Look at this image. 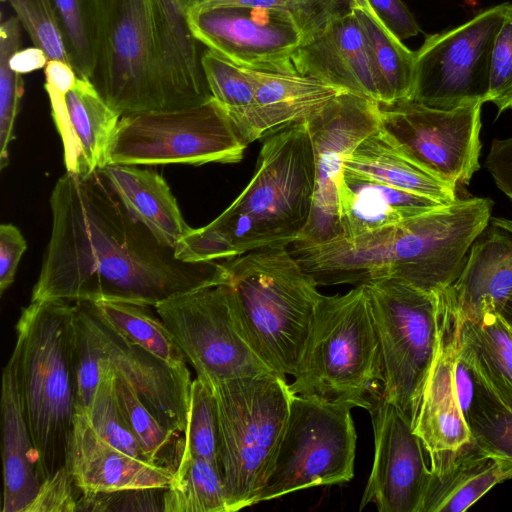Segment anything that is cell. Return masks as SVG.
I'll list each match as a JSON object with an SVG mask.
<instances>
[{"mask_svg":"<svg viewBox=\"0 0 512 512\" xmlns=\"http://www.w3.org/2000/svg\"><path fill=\"white\" fill-rule=\"evenodd\" d=\"M52 228L31 301H120L155 307L226 283L220 262L188 263L122 203L100 170L65 172L50 199Z\"/></svg>","mask_w":512,"mask_h":512,"instance_id":"obj_1","label":"cell"},{"mask_svg":"<svg viewBox=\"0 0 512 512\" xmlns=\"http://www.w3.org/2000/svg\"><path fill=\"white\" fill-rule=\"evenodd\" d=\"M493 201L457 199L422 215L362 235L337 236L289 249L317 286L360 285L396 278L426 291L449 287L489 225Z\"/></svg>","mask_w":512,"mask_h":512,"instance_id":"obj_2","label":"cell"},{"mask_svg":"<svg viewBox=\"0 0 512 512\" xmlns=\"http://www.w3.org/2000/svg\"><path fill=\"white\" fill-rule=\"evenodd\" d=\"M314 151L306 120L266 136L248 185L212 222L192 228L188 243L202 261L294 243L312 208Z\"/></svg>","mask_w":512,"mask_h":512,"instance_id":"obj_3","label":"cell"},{"mask_svg":"<svg viewBox=\"0 0 512 512\" xmlns=\"http://www.w3.org/2000/svg\"><path fill=\"white\" fill-rule=\"evenodd\" d=\"M12 352L41 482L65 466L77 414L75 302L31 301Z\"/></svg>","mask_w":512,"mask_h":512,"instance_id":"obj_4","label":"cell"},{"mask_svg":"<svg viewBox=\"0 0 512 512\" xmlns=\"http://www.w3.org/2000/svg\"><path fill=\"white\" fill-rule=\"evenodd\" d=\"M238 325L275 373L294 375L321 294L287 247L221 261Z\"/></svg>","mask_w":512,"mask_h":512,"instance_id":"obj_5","label":"cell"},{"mask_svg":"<svg viewBox=\"0 0 512 512\" xmlns=\"http://www.w3.org/2000/svg\"><path fill=\"white\" fill-rule=\"evenodd\" d=\"M289 384L295 395L369 411L384 395V369L366 284L322 295Z\"/></svg>","mask_w":512,"mask_h":512,"instance_id":"obj_6","label":"cell"},{"mask_svg":"<svg viewBox=\"0 0 512 512\" xmlns=\"http://www.w3.org/2000/svg\"><path fill=\"white\" fill-rule=\"evenodd\" d=\"M229 512L258 503L281 442L293 393L275 372L212 385Z\"/></svg>","mask_w":512,"mask_h":512,"instance_id":"obj_7","label":"cell"},{"mask_svg":"<svg viewBox=\"0 0 512 512\" xmlns=\"http://www.w3.org/2000/svg\"><path fill=\"white\" fill-rule=\"evenodd\" d=\"M461 326L460 311L441 290L434 352L411 415L429 466L472 442L471 429L505 408L463 357Z\"/></svg>","mask_w":512,"mask_h":512,"instance_id":"obj_8","label":"cell"},{"mask_svg":"<svg viewBox=\"0 0 512 512\" xmlns=\"http://www.w3.org/2000/svg\"><path fill=\"white\" fill-rule=\"evenodd\" d=\"M90 81L121 116L167 110L152 0H95Z\"/></svg>","mask_w":512,"mask_h":512,"instance_id":"obj_9","label":"cell"},{"mask_svg":"<svg viewBox=\"0 0 512 512\" xmlns=\"http://www.w3.org/2000/svg\"><path fill=\"white\" fill-rule=\"evenodd\" d=\"M246 146L225 109L212 97L189 108L122 115L107 165L237 163Z\"/></svg>","mask_w":512,"mask_h":512,"instance_id":"obj_10","label":"cell"},{"mask_svg":"<svg viewBox=\"0 0 512 512\" xmlns=\"http://www.w3.org/2000/svg\"><path fill=\"white\" fill-rule=\"evenodd\" d=\"M351 406L293 395L286 427L258 503L354 475L356 430Z\"/></svg>","mask_w":512,"mask_h":512,"instance_id":"obj_11","label":"cell"},{"mask_svg":"<svg viewBox=\"0 0 512 512\" xmlns=\"http://www.w3.org/2000/svg\"><path fill=\"white\" fill-rule=\"evenodd\" d=\"M384 369V397L410 419L436 341L440 291L396 278L365 283Z\"/></svg>","mask_w":512,"mask_h":512,"instance_id":"obj_12","label":"cell"},{"mask_svg":"<svg viewBox=\"0 0 512 512\" xmlns=\"http://www.w3.org/2000/svg\"><path fill=\"white\" fill-rule=\"evenodd\" d=\"M508 2L463 24L428 35L415 52L410 99L436 109L485 103L493 46Z\"/></svg>","mask_w":512,"mask_h":512,"instance_id":"obj_13","label":"cell"},{"mask_svg":"<svg viewBox=\"0 0 512 512\" xmlns=\"http://www.w3.org/2000/svg\"><path fill=\"white\" fill-rule=\"evenodd\" d=\"M154 308L204 382L273 372L245 339L227 282L174 296Z\"/></svg>","mask_w":512,"mask_h":512,"instance_id":"obj_14","label":"cell"},{"mask_svg":"<svg viewBox=\"0 0 512 512\" xmlns=\"http://www.w3.org/2000/svg\"><path fill=\"white\" fill-rule=\"evenodd\" d=\"M380 123L424 169L457 188L480 168L481 108H431L411 99L378 102Z\"/></svg>","mask_w":512,"mask_h":512,"instance_id":"obj_15","label":"cell"},{"mask_svg":"<svg viewBox=\"0 0 512 512\" xmlns=\"http://www.w3.org/2000/svg\"><path fill=\"white\" fill-rule=\"evenodd\" d=\"M315 160L309 219L292 244L311 245L339 236V190L344 159L380 125L377 101L345 91L307 120Z\"/></svg>","mask_w":512,"mask_h":512,"instance_id":"obj_16","label":"cell"},{"mask_svg":"<svg viewBox=\"0 0 512 512\" xmlns=\"http://www.w3.org/2000/svg\"><path fill=\"white\" fill-rule=\"evenodd\" d=\"M188 22L207 49L254 70L293 72L291 58L306 40L297 21L275 9L218 5L189 10Z\"/></svg>","mask_w":512,"mask_h":512,"instance_id":"obj_17","label":"cell"},{"mask_svg":"<svg viewBox=\"0 0 512 512\" xmlns=\"http://www.w3.org/2000/svg\"><path fill=\"white\" fill-rule=\"evenodd\" d=\"M369 413L374 461L359 510L373 503L379 512H420L430 470L410 417L384 395Z\"/></svg>","mask_w":512,"mask_h":512,"instance_id":"obj_18","label":"cell"},{"mask_svg":"<svg viewBox=\"0 0 512 512\" xmlns=\"http://www.w3.org/2000/svg\"><path fill=\"white\" fill-rule=\"evenodd\" d=\"M75 304L99 359L130 384L162 425L176 435L184 433L193 381L187 366H171L123 339L93 311L89 302Z\"/></svg>","mask_w":512,"mask_h":512,"instance_id":"obj_19","label":"cell"},{"mask_svg":"<svg viewBox=\"0 0 512 512\" xmlns=\"http://www.w3.org/2000/svg\"><path fill=\"white\" fill-rule=\"evenodd\" d=\"M44 88L62 140L66 172L87 176L102 169L121 115L88 78L77 77L67 93Z\"/></svg>","mask_w":512,"mask_h":512,"instance_id":"obj_20","label":"cell"},{"mask_svg":"<svg viewBox=\"0 0 512 512\" xmlns=\"http://www.w3.org/2000/svg\"><path fill=\"white\" fill-rule=\"evenodd\" d=\"M65 467L83 493L165 489L175 472L118 450L96 433L87 415L78 412Z\"/></svg>","mask_w":512,"mask_h":512,"instance_id":"obj_21","label":"cell"},{"mask_svg":"<svg viewBox=\"0 0 512 512\" xmlns=\"http://www.w3.org/2000/svg\"><path fill=\"white\" fill-rule=\"evenodd\" d=\"M291 68L379 102L365 37L353 11L304 41L291 58Z\"/></svg>","mask_w":512,"mask_h":512,"instance_id":"obj_22","label":"cell"},{"mask_svg":"<svg viewBox=\"0 0 512 512\" xmlns=\"http://www.w3.org/2000/svg\"><path fill=\"white\" fill-rule=\"evenodd\" d=\"M255 96L236 130L248 145L295 122L307 120L345 90L316 77L251 69Z\"/></svg>","mask_w":512,"mask_h":512,"instance_id":"obj_23","label":"cell"},{"mask_svg":"<svg viewBox=\"0 0 512 512\" xmlns=\"http://www.w3.org/2000/svg\"><path fill=\"white\" fill-rule=\"evenodd\" d=\"M167 110L189 108L212 98L200 42L188 22L187 0H152Z\"/></svg>","mask_w":512,"mask_h":512,"instance_id":"obj_24","label":"cell"},{"mask_svg":"<svg viewBox=\"0 0 512 512\" xmlns=\"http://www.w3.org/2000/svg\"><path fill=\"white\" fill-rule=\"evenodd\" d=\"M447 292L463 316L501 313L512 294V234L490 221Z\"/></svg>","mask_w":512,"mask_h":512,"instance_id":"obj_25","label":"cell"},{"mask_svg":"<svg viewBox=\"0 0 512 512\" xmlns=\"http://www.w3.org/2000/svg\"><path fill=\"white\" fill-rule=\"evenodd\" d=\"M1 428L3 463L2 512H26L41 480L37 455L23 408L16 365L11 355L2 373Z\"/></svg>","mask_w":512,"mask_h":512,"instance_id":"obj_26","label":"cell"},{"mask_svg":"<svg viewBox=\"0 0 512 512\" xmlns=\"http://www.w3.org/2000/svg\"><path fill=\"white\" fill-rule=\"evenodd\" d=\"M420 512H463L512 477V464L470 442L429 466Z\"/></svg>","mask_w":512,"mask_h":512,"instance_id":"obj_27","label":"cell"},{"mask_svg":"<svg viewBox=\"0 0 512 512\" xmlns=\"http://www.w3.org/2000/svg\"><path fill=\"white\" fill-rule=\"evenodd\" d=\"M443 205L446 204L343 169L339 190V235L353 238Z\"/></svg>","mask_w":512,"mask_h":512,"instance_id":"obj_28","label":"cell"},{"mask_svg":"<svg viewBox=\"0 0 512 512\" xmlns=\"http://www.w3.org/2000/svg\"><path fill=\"white\" fill-rule=\"evenodd\" d=\"M343 169L443 204L458 199L457 188L420 166L381 123L344 159Z\"/></svg>","mask_w":512,"mask_h":512,"instance_id":"obj_29","label":"cell"},{"mask_svg":"<svg viewBox=\"0 0 512 512\" xmlns=\"http://www.w3.org/2000/svg\"><path fill=\"white\" fill-rule=\"evenodd\" d=\"M102 175L124 206L165 246L173 248L191 229L165 179L137 165H105Z\"/></svg>","mask_w":512,"mask_h":512,"instance_id":"obj_30","label":"cell"},{"mask_svg":"<svg viewBox=\"0 0 512 512\" xmlns=\"http://www.w3.org/2000/svg\"><path fill=\"white\" fill-rule=\"evenodd\" d=\"M461 351L486 389L512 410V333L502 314L462 315Z\"/></svg>","mask_w":512,"mask_h":512,"instance_id":"obj_31","label":"cell"},{"mask_svg":"<svg viewBox=\"0 0 512 512\" xmlns=\"http://www.w3.org/2000/svg\"><path fill=\"white\" fill-rule=\"evenodd\" d=\"M352 11L365 37L379 102L410 99L415 52L383 23L367 0H352Z\"/></svg>","mask_w":512,"mask_h":512,"instance_id":"obj_32","label":"cell"},{"mask_svg":"<svg viewBox=\"0 0 512 512\" xmlns=\"http://www.w3.org/2000/svg\"><path fill=\"white\" fill-rule=\"evenodd\" d=\"M89 303L93 311L123 339L171 366H187V359L175 337L150 306L120 301Z\"/></svg>","mask_w":512,"mask_h":512,"instance_id":"obj_33","label":"cell"},{"mask_svg":"<svg viewBox=\"0 0 512 512\" xmlns=\"http://www.w3.org/2000/svg\"><path fill=\"white\" fill-rule=\"evenodd\" d=\"M165 512H229L222 469L202 457L180 454L170 484L163 490Z\"/></svg>","mask_w":512,"mask_h":512,"instance_id":"obj_34","label":"cell"},{"mask_svg":"<svg viewBox=\"0 0 512 512\" xmlns=\"http://www.w3.org/2000/svg\"><path fill=\"white\" fill-rule=\"evenodd\" d=\"M113 374L121 413L148 462L176 470L181 444V441H177L178 435L162 425L139 399L130 384L114 369Z\"/></svg>","mask_w":512,"mask_h":512,"instance_id":"obj_35","label":"cell"},{"mask_svg":"<svg viewBox=\"0 0 512 512\" xmlns=\"http://www.w3.org/2000/svg\"><path fill=\"white\" fill-rule=\"evenodd\" d=\"M71 65L78 77L90 79L95 64V0H52Z\"/></svg>","mask_w":512,"mask_h":512,"instance_id":"obj_36","label":"cell"},{"mask_svg":"<svg viewBox=\"0 0 512 512\" xmlns=\"http://www.w3.org/2000/svg\"><path fill=\"white\" fill-rule=\"evenodd\" d=\"M20 43V22L12 16L0 26V170L9 163V145L15 137V121L24 94L21 74L13 71L9 64Z\"/></svg>","mask_w":512,"mask_h":512,"instance_id":"obj_37","label":"cell"},{"mask_svg":"<svg viewBox=\"0 0 512 512\" xmlns=\"http://www.w3.org/2000/svg\"><path fill=\"white\" fill-rule=\"evenodd\" d=\"M180 454L202 457L221 467L217 402L212 385L195 378ZM222 469V468H221Z\"/></svg>","mask_w":512,"mask_h":512,"instance_id":"obj_38","label":"cell"},{"mask_svg":"<svg viewBox=\"0 0 512 512\" xmlns=\"http://www.w3.org/2000/svg\"><path fill=\"white\" fill-rule=\"evenodd\" d=\"M202 66L212 97L236 126L254 101L255 81L251 69L209 49L203 52Z\"/></svg>","mask_w":512,"mask_h":512,"instance_id":"obj_39","label":"cell"},{"mask_svg":"<svg viewBox=\"0 0 512 512\" xmlns=\"http://www.w3.org/2000/svg\"><path fill=\"white\" fill-rule=\"evenodd\" d=\"M87 417L103 440L127 455L148 462L121 413L113 369L103 360H100V380Z\"/></svg>","mask_w":512,"mask_h":512,"instance_id":"obj_40","label":"cell"},{"mask_svg":"<svg viewBox=\"0 0 512 512\" xmlns=\"http://www.w3.org/2000/svg\"><path fill=\"white\" fill-rule=\"evenodd\" d=\"M188 11L218 5H243L289 13L303 30L306 40L331 22L352 11V0H187ZM305 40V41H306Z\"/></svg>","mask_w":512,"mask_h":512,"instance_id":"obj_41","label":"cell"},{"mask_svg":"<svg viewBox=\"0 0 512 512\" xmlns=\"http://www.w3.org/2000/svg\"><path fill=\"white\" fill-rule=\"evenodd\" d=\"M3 1L10 4L34 46L42 49L48 60H60L71 65L52 0Z\"/></svg>","mask_w":512,"mask_h":512,"instance_id":"obj_42","label":"cell"},{"mask_svg":"<svg viewBox=\"0 0 512 512\" xmlns=\"http://www.w3.org/2000/svg\"><path fill=\"white\" fill-rule=\"evenodd\" d=\"M486 102L497 107L498 115L512 108V2L493 46Z\"/></svg>","mask_w":512,"mask_h":512,"instance_id":"obj_43","label":"cell"},{"mask_svg":"<svg viewBox=\"0 0 512 512\" xmlns=\"http://www.w3.org/2000/svg\"><path fill=\"white\" fill-rule=\"evenodd\" d=\"M74 365L77 383V412L88 415L100 380V359L88 329L76 310Z\"/></svg>","mask_w":512,"mask_h":512,"instance_id":"obj_44","label":"cell"},{"mask_svg":"<svg viewBox=\"0 0 512 512\" xmlns=\"http://www.w3.org/2000/svg\"><path fill=\"white\" fill-rule=\"evenodd\" d=\"M80 493L81 489L64 466L41 483L36 498L26 512L78 511L82 497Z\"/></svg>","mask_w":512,"mask_h":512,"instance_id":"obj_45","label":"cell"},{"mask_svg":"<svg viewBox=\"0 0 512 512\" xmlns=\"http://www.w3.org/2000/svg\"><path fill=\"white\" fill-rule=\"evenodd\" d=\"M471 435L484 451L512 464V410L497 411L475 425Z\"/></svg>","mask_w":512,"mask_h":512,"instance_id":"obj_46","label":"cell"},{"mask_svg":"<svg viewBox=\"0 0 512 512\" xmlns=\"http://www.w3.org/2000/svg\"><path fill=\"white\" fill-rule=\"evenodd\" d=\"M26 240L20 230L10 224L0 226V295L15 279L20 259L26 250Z\"/></svg>","mask_w":512,"mask_h":512,"instance_id":"obj_47","label":"cell"},{"mask_svg":"<svg viewBox=\"0 0 512 512\" xmlns=\"http://www.w3.org/2000/svg\"><path fill=\"white\" fill-rule=\"evenodd\" d=\"M383 23L400 39L405 40L421 31L414 15L402 0H367Z\"/></svg>","mask_w":512,"mask_h":512,"instance_id":"obj_48","label":"cell"},{"mask_svg":"<svg viewBox=\"0 0 512 512\" xmlns=\"http://www.w3.org/2000/svg\"><path fill=\"white\" fill-rule=\"evenodd\" d=\"M485 166L497 187L512 201V136L493 140Z\"/></svg>","mask_w":512,"mask_h":512,"instance_id":"obj_49","label":"cell"},{"mask_svg":"<svg viewBox=\"0 0 512 512\" xmlns=\"http://www.w3.org/2000/svg\"><path fill=\"white\" fill-rule=\"evenodd\" d=\"M44 68V85L64 93L73 87L78 77L73 67L64 61L49 60Z\"/></svg>","mask_w":512,"mask_h":512,"instance_id":"obj_50","label":"cell"},{"mask_svg":"<svg viewBox=\"0 0 512 512\" xmlns=\"http://www.w3.org/2000/svg\"><path fill=\"white\" fill-rule=\"evenodd\" d=\"M45 52L34 46L17 50L10 58V68L18 74H27L46 66Z\"/></svg>","mask_w":512,"mask_h":512,"instance_id":"obj_51","label":"cell"},{"mask_svg":"<svg viewBox=\"0 0 512 512\" xmlns=\"http://www.w3.org/2000/svg\"><path fill=\"white\" fill-rule=\"evenodd\" d=\"M502 316L506 319V321L512 326V294L504 305L502 311Z\"/></svg>","mask_w":512,"mask_h":512,"instance_id":"obj_52","label":"cell"},{"mask_svg":"<svg viewBox=\"0 0 512 512\" xmlns=\"http://www.w3.org/2000/svg\"><path fill=\"white\" fill-rule=\"evenodd\" d=\"M490 221L493 224L506 229L507 231H509L512 234V220L505 219V218H491Z\"/></svg>","mask_w":512,"mask_h":512,"instance_id":"obj_53","label":"cell"}]
</instances>
